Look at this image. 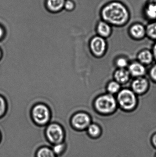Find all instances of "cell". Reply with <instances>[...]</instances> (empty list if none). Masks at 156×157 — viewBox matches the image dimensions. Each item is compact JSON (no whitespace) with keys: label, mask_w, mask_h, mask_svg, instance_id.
I'll return each mask as SVG.
<instances>
[{"label":"cell","mask_w":156,"mask_h":157,"mask_svg":"<svg viewBox=\"0 0 156 157\" xmlns=\"http://www.w3.org/2000/svg\"><path fill=\"white\" fill-rule=\"evenodd\" d=\"M102 20L115 26H122L126 24L130 18V13L126 6L118 1L110 2L101 9Z\"/></svg>","instance_id":"1"},{"label":"cell","mask_w":156,"mask_h":157,"mask_svg":"<svg viewBox=\"0 0 156 157\" xmlns=\"http://www.w3.org/2000/svg\"><path fill=\"white\" fill-rule=\"evenodd\" d=\"M116 106L115 99L110 95L101 96L96 100L95 102V106L98 110L104 113L113 111Z\"/></svg>","instance_id":"2"},{"label":"cell","mask_w":156,"mask_h":157,"mask_svg":"<svg viewBox=\"0 0 156 157\" xmlns=\"http://www.w3.org/2000/svg\"><path fill=\"white\" fill-rule=\"evenodd\" d=\"M46 135L50 143L60 144L64 138V132L62 127L57 124L49 125L46 131Z\"/></svg>","instance_id":"3"},{"label":"cell","mask_w":156,"mask_h":157,"mask_svg":"<svg viewBox=\"0 0 156 157\" xmlns=\"http://www.w3.org/2000/svg\"><path fill=\"white\" fill-rule=\"evenodd\" d=\"M32 115L35 122L39 124H45L50 118L49 110L44 104L35 106L32 110Z\"/></svg>","instance_id":"4"},{"label":"cell","mask_w":156,"mask_h":157,"mask_svg":"<svg viewBox=\"0 0 156 157\" xmlns=\"http://www.w3.org/2000/svg\"><path fill=\"white\" fill-rule=\"evenodd\" d=\"M118 100L123 109H130L134 107L136 98L133 92L129 90H123L118 94Z\"/></svg>","instance_id":"5"},{"label":"cell","mask_w":156,"mask_h":157,"mask_svg":"<svg viewBox=\"0 0 156 157\" xmlns=\"http://www.w3.org/2000/svg\"><path fill=\"white\" fill-rule=\"evenodd\" d=\"M90 119L88 114L79 113L73 116L72 119V125L77 129L82 130L89 125Z\"/></svg>","instance_id":"6"},{"label":"cell","mask_w":156,"mask_h":157,"mask_svg":"<svg viewBox=\"0 0 156 157\" xmlns=\"http://www.w3.org/2000/svg\"><path fill=\"white\" fill-rule=\"evenodd\" d=\"M90 47L93 52L95 55L100 56L105 51L106 42L102 37L96 36L92 39Z\"/></svg>","instance_id":"7"},{"label":"cell","mask_w":156,"mask_h":157,"mask_svg":"<svg viewBox=\"0 0 156 157\" xmlns=\"http://www.w3.org/2000/svg\"><path fill=\"white\" fill-rule=\"evenodd\" d=\"M144 13L146 17L153 21L156 20V0H149L147 2Z\"/></svg>","instance_id":"8"},{"label":"cell","mask_w":156,"mask_h":157,"mask_svg":"<svg viewBox=\"0 0 156 157\" xmlns=\"http://www.w3.org/2000/svg\"><path fill=\"white\" fill-rule=\"evenodd\" d=\"M96 30L101 37L108 36L111 32V25L103 20H100L97 23Z\"/></svg>","instance_id":"9"},{"label":"cell","mask_w":156,"mask_h":157,"mask_svg":"<svg viewBox=\"0 0 156 157\" xmlns=\"http://www.w3.org/2000/svg\"><path fill=\"white\" fill-rule=\"evenodd\" d=\"M131 35L135 38H143L146 34V27L140 23H136L133 25L130 29Z\"/></svg>","instance_id":"10"},{"label":"cell","mask_w":156,"mask_h":157,"mask_svg":"<svg viewBox=\"0 0 156 157\" xmlns=\"http://www.w3.org/2000/svg\"><path fill=\"white\" fill-rule=\"evenodd\" d=\"M65 0H47L48 9L52 12H57L64 8Z\"/></svg>","instance_id":"11"},{"label":"cell","mask_w":156,"mask_h":157,"mask_svg":"<svg viewBox=\"0 0 156 157\" xmlns=\"http://www.w3.org/2000/svg\"><path fill=\"white\" fill-rule=\"evenodd\" d=\"M147 87V82L144 78H137L132 83L133 89L136 93H143L146 90Z\"/></svg>","instance_id":"12"},{"label":"cell","mask_w":156,"mask_h":157,"mask_svg":"<svg viewBox=\"0 0 156 157\" xmlns=\"http://www.w3.org/2000/svg\"><path fill=\"white\" fill-rule=\"evenodd\" d=\"M129 71L131 74L134 76H139L144 74L145 69L142 64L136 63L130 65Z\"/></svg>","instance_id":"13"},{"label":"cell","mask_w":156,"mask_h":157,"mask_svg":"<svg viewBox=\"0 0 156 157\" xmlns=\"http://www.w3.org/2000/svg\"><path fill=\"white\" fill-rule=\"evenodd\" d=\"M115 78L120 83H125L129 79V73L127 71L123 69L118 70L115 72Z\"/></svg>","instance_id":"14"},{"label":"cell","mask_w":156,"mask_h":157,"mask_svg":"<svg viewBox=\"0 0 156 157\" xmlns=\"http://www.w3.org/2000/svg\"><path fill=\"white\" fill-rule=\"evenodd\" d=\"M37 157H56L53 150L48 147L40 148L37 153Z\"/></svg>","instance_id":"15"},{"label":"cell","mask_w":156,"mask_h":157,"mask_svg":"<svg viewBox=\"0 0 156 157\" xmlns=\"http://www.w3.org/2000/svg\"><path fill=\"white\" fill-rule=\"evenodd\" d=\"M146 34L151 38L156 39V21L149 23L146 27Z\"/></svg>","instance_id":"16"},{"label":"cell","mask_w":156,"mask_h":157,"mask_svg":"<svg viewBox=\"0 0 156 157\" xmlns=\"http://www.w3.org/2000/svg\"><path fill=\"white\" fill-rule=\"evenodd\" d=\"M138 58L140 61L143 63H149L152 61L153 55L148 51H144L139 54Z\"/></svg>","instance_id":"17"},{"label":"cell","mask_w":156,"mask_h":157,"mask_svg":"<svg viewBox=\"0 0 156 157\" xmlns=\"http://www.w3.org/2000/svg\"><path fill=\"white\" fill-rule=\"evenodd\" d=\"M88 133L93 137H96L100 132V130L98 125L95 124H92L88 127Z\"/></svg>","instance_id":"18"},{"label":"cell","mask_w":156,"mask_h":157,"mask_svg":"<svg viewBox=\"0 0 156 157\" xmlns=\"http://www.w3.org/2000/svg\"><path fill=\"white\" fill-rule=\"evenodd\" d=\"M66 147V146L64 144L60 143V144H56L55 145L53 146L52 150L55 155H60V154L64 152V149H65Z\"/></svg>","instance_id":"19"},{"label":"cell","mask_w":156,"mask_h":157,"mask_svg":"<svg viewBox=\"0 0 156 157\" xmlns=\"http://www.w3.org/2000/svg\"><path fill=\"white\" fill-rule=\"evenodd\" d=\"M120 88V85L117 82L113 81L111 82L108 85V90L111 93H114L117 92Z\"/></svg>","instance_id":"20"},{"label":"cell","mask_w":156,"mask_h":157,"mask_svg":"<svg viewBox=\"0 0 156 157\" xmlns=\"http://www.w3.org/2000/svg\"><path fill=\"white\" fill-rule=\"evenodd\" d=\"M74 7H75V5L72 1L70 0L65 1L64 6V9L67 11H71L74 9Z\"/></svg>","instance_id":"21"},{"label":"cell","mask_w":156,"mask_h":157,"mask_svg":"<svg viewBox=\"0 0 156 157\" xmlns=\"http://www.w3.org/2000/svg\"><path fill=\"white\" fill-rule=\"evenodd\" d=\"M117 64L121 69H123L127 65V62L125 59L121 58L117 61Z\"/></svg>","instance_id":"22"},{"label":"cell","mask_w":156,"mask_h":157,"mask_svg":"<svg viewBox=\"0 0 156 157\" xmlns=\"http://www.w3.org/2000/svg\"><path fill=\"white\" fill-rule=\"evenodd\" d=\"M5 109V101L2 98L0 97V116L3 114Z\"/></svg>","instance_id":"23"},{"label":"cell","mask_w":156,"mask_h":157,"mask_svg":"<svg viewBox=\"0 0 156 157\" xmlns=\"http://www.w3.org/2000/svg\"><path fill=\"white\" fill-rule=\"evenodd\" d=\"M151 75L152 78L156 80V65L151 70Z\"/></svg>","instance_id":"24"},{"label":"cell","mask_w":156,"mask_h":157,"mask_svg":"<svg viewBox=\"0 0 156 157\" xmlns=\"http://www.w3.org/2000/svg\"><path fill=\"white\" fill-rule=\"evenodd\" d=\"M4 33L5 32L3 29V28L1 26H0V39L2 37Z\"/></svg>","instance_id":"25"},{"label":"cell","mask_w":156,"mask_h":157,"mask_svg":"<svg viewBox=\"0 0 156 157\" xmlns=\"http://www.w3.org/2000/svg\"><path fill=\"white\" fill-rule=\"evenodd\" d=\"M152 141H153V144L156 147V134L154 135V136H153Z\"/></svg>","instance_id":"26"},{"label":"cell","mask_w":156,"mask_h":157,"mask_svg":"<svg viewBox=\"0 0 156 157\" xmlns=\"http://www.w3.org/2000/svg\"><path fill=\"white\" fill-rule=\"evenodd\" d=\"M154 55L156 59V44L155 45L154 47Z\"/></svg>","instance_id":"27"},{"label":"cell","mask_w":156,"mask_h":157,"mask_svg":"<svg viewBox=\"0 0 156 157\" xmlns=\"http://www.w3.org/2000/svg\"><path fill=\"white\" fill-rule=\"evenodd\" d=\"M34 29H35V28H34ZM32 32H33V31H32ZM31 34H30V38H31Z\"/></svg>","instance_id":"28"},{"label":"cell","mask_w":156,"mask_h":157,"mask_svg":"<svg viewBox=\"0 0 156 157\" xmlns=\"http://www.w3.org/2000/svg\"><path fill=\"white\" fill-rule=\"evenodd\" d=\"M0 55H1V52H0Z\"/></svg>","instance_id":"29"}]
</instances>
